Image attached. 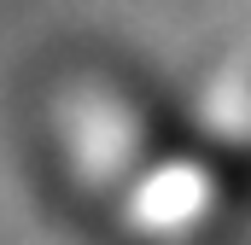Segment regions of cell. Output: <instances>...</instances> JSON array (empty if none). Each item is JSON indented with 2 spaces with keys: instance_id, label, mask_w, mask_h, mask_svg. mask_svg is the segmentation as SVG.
Wrapping results in <instances>:
<instances>
[{
  "instance_id": "6da1fadb",
  "label": "cell",
  "mask_w": 251,
  "mask_h": 245,
  "mask_svg": "<svg viewBox=\"0 0 251 245\" xmlns=\"http://www.w3.org/2000/svg\"><path fill=\"white\" fill-rule=\"evenodd\" d=\"M176 122L181 117L164 111L146 88L111 70H82L64 76L47 99V152L76 193H111L170 140Z\"/></svg>"
}]
</instances>
